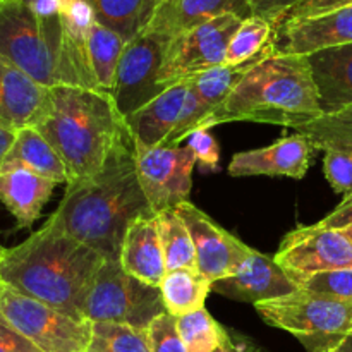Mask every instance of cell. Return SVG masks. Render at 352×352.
Returning a JSON list of instances; mask_svg holds the SVG:
<instances>
[{"instance_id":"cell-43","label":"cell","mask_w":352,"mask_h":352,"mask_svg":"<svg viewBox=\"0 0 352 352\" xmlns=\"http://www.w3.org/2000/svg\"><path fill=\"white\" fill-rule=\"evenodd\" d=\"M14 140H16V133L10 129H7L6 126H2V124H0V167H2L3 160H6L7 153H9Z\"/></svg>"},{"instance_id":"cell-10","label":"cell","mask_w":352,"mask_h":352,"mask_svg":"<svg viewBox=\"0 0 352 352\" xmlns=\"http://www.w3.org/2000/svg\"><path fill=\"white\" fill-rule=\"evenodd\" d=\"M0 57L40 85L55 86V57L36 16L23 0L0 2Z\"/></svg>"},{"instance_id":"cell-45","label":"cell","mask_w":352,"mask_h":352,"mask_svg":"<svg viewBox=\"0 0 352 352\" xmlns=\"http://www.w3.org/2000/svg\"><path fill=\"white\" fill-rule=\"evenodd\" d=\"M333 352H352V333H349V336H347L346 339L336 347V351Z\"/></svg>"},{"instance_id":"cell-27","label":"cell","mask_w":352,"mask_h":352,"mask_svg":"<svg viewBox=\"0 0 352 352\" xmlns=\"http://www.w3.org/2000/svg\"><path fill=\"white\" fill-rule=\"evenodd\" d=\"M274 41L261 52L258 57H254L253 60L244 62L241 65H219V67L208 69V71L201 72V74L195 76V78L188 79L189 85H191L192 91L198 96L199 102L210 110V112H215L227 98H229L230 93L234 91L237 85L241 82V79L248 74L251 67L258 64L260 60H263L265 57H268L270 54H274Z\"/></svg>"},{"instance_id":"cell-15","label":"cell","mask_w":352,"mask_h":352,"mask_svg":"<svg viewBox=\"0 0 352 352\" xmlns=\"http://www.w3.org/2000/svg\"><path fill=\"white\" fill-rule=\"evenodd\" d=\"M275 54L309 55L325 48L352 43V6L306 19L274 26Z\"/></svg>"},{"instance_id":"cell-6","label":"cell","mask_w":352,"mask_h":352,"mask_svg":"<svg viewBox=\"0 0 352 352\" xmlns=\"http://www.w3.org/2000/svg\"><path fill=\"white\" fill-rule=\"evenodd\" d=\"M162 313L165 306L160 289L129 275L119 261H105L89 289L82 318L146 330Z\"/></svg>"},{"instance_id":"cell-48","label":"cell","mask_w":352,"mask_h":352,"mask_svg":"<svg viewBox=\"0 0 352 352\" xmlns=\"http://www.w3.org/2000/svg\"><path fill=\"white\" fill-rule=\"evenodd\" d=\"M3 287H6V284H3V282H2V277H0V294H2Z\"/></svg>"},{"instance_id":"cell-4","label":"cell","mask_w":352,"mask_h":352,"mask_svg":"<svg viewBox=\"0 0 352 352\" xmlns=\"http://www.w3.org/2000/svg\"><path fill=\"white\" fill-rule=\"evenodd\" d=\"M322 116L308 57L274 52L248 71L229 98L198 129L250 120L296 131Z\"/></svg>"},{"instance_id":"cell-32","label":"cell","mask_w":352,"mask_h":352,"mask_svg":"<svg viewBox=\"0 0 352 352\" xmlns=\"http://www.w3.org/2000/svg\"><path fill=\"white\" fill-rule=\"evenodd\" d=\"M86 352H151L146 330L122 323H91V337Z\"/></svg>"},{"instance_id":"cell-28","label":"cell","mask_w":352,"mask_h":352,"mask_svg":"<svg viewBox=\"0 0 352 352\" xmlns=\"http://www.w3.org/2000/svg\"><path fill=\"white\" fill-rule=\"evenodd\" d=\"M124 47L126 40L119 33L100 23L93 24L88 40V55L93 78L100 91L112 93Z\"/></svg>"},{"instance_id":"cell-23","label":"cell","mask_w":352,"mask_h":352,"mask_svg":"<svg viewBox=\"0 0 352 352\" xmlns=\"http://www.w3.org/2000/svg\"><path fill=\"white\" fill-rule=\"evenodd\" d=\"M55 186L24 167L0 168V201L16 219L17 229H30L40 219Z\"/></svg>"},{"instance_id":"cell-18","label":"cell","mask_w":352,"mask_h":352,"mask_svg":"<svg viewBox=\"0 0 352 352\" xmlns=\"http://www.w3.org/2000/svg\"><path fill=\"white\" fill-rule=\"evenodd\" d=\"M223 14L246 19L253 16L251 0H160L143 33L157 34L168 41Z\"/></svg>"},{"instance_id":"cell-12","label":"cell","mask_w":352,"mask_h":352,"mask_svg":"<svg viewBox=\"0 0 352 352\" xmlns=\"http://www.w3.org/2000/svg\"><path fill=\"white\" fill-rule=\"evenodd\" d=\"M167 40L151 33L127 41L116 74L112 98L124 120L157 98L164 86L158 82Z\"/></svg>"},{"instance_id":"cell-1","label":"cell","mask_w":352,"mask_h":352,"mask_svg":"<svg viewBox=\"0 0 352 352\" xmlns=\"http://www.w3.org/2000/svg\"><path fill=\"white\" fill-rule=\"evenodd\" d=\"M153 213L138 179L134 141L127 129L95 177L67 186L50 220L105 261H119L131 223Z\"/></svg>"},{"instance_id":"cell-44","label":"cell","mask_w":352,"mask_h":352,"mask_svg":"<svg viewBox=\"0 0 352 352\" xmlns=\"http://www.w3.org/2000/svg\"><path fill=\"white\" fill-rule=\"evenodd\" d=\"M232 342L236 352H263L260 347H256L253 342H250L246 339H234L232 337Z\"/></svg>"},{"instance_id":"cell-21","label":"cell","mask_w":352,"mask_h":352,"mask_svg":"<svg viewBox=\"0 0 352 352\" xmlns=\"http://www.w3.org/2000/svg\"><path fill=\"white\" fill-rule=\"evenodd\" d=\"M323 116L352 105V43L306 55Z\"/></svg>"},{"instance_id":"cell-49","label":"cell","mask_w":352,"mask_h":352,"mask_svg":"<svg viewBox=\"0 0 352 352\" xmlns=\"http://www.w3.org/2000/svg\"><path fill=\"white\" fill-rule=\"evenodd\" d=\"M3 253H6V250H3V248H2V246H0V258H2V256H3Z\"/></svg>"},{"instance_id":"cell-9","label":"cell","mask_w":352,"mask_h":352,"mask_svg":"<svg viewBox=\"0 0 352 352\" xmlns=\"http://www.w3.org/2000/svg\"><path fill=\"white\" fill-rule=\"evenodd\" d=\"M134 157L138 179L155 213L188 201L196 165L191 148L181 144L141 146L134 143Z\"/></svg>"},{"instance_id":"cell-31","label":"cell","mask_w":352,"mask_h":352,"mask_svg":"<svg viewBox=\"0 0 352 352\" xmlns=\"http://www.w3.org/2000/svg\"><path fill=\"white\" fill-rule=\"evenodd\" d=\"M274 36V24L260 16L243 19L227 47L226 65H241L261 54Z\"/></svg>"},{"instance_id":"cell-24","label":"cell","mask_w":352,"mask_h":352,"mask_svg":"<svg viewBox=\"0 0 352 352\" xmlns=\"http://www.w3.org/2000/svg\"><path fill=\"white\" fill-rule=\"evenodd\" d=\"M10 167H24L41 177L50 179L55 184L71 182L60 155L34 127H24L16 133V140L0 168Z\"/></svg>"},{"instance_id":"cell-37","label":"cell","mask_w":352,"mask_h":352,"mask_svg":"<svg viewBox=\"0 0 352 352\" xmlns=\"http://www.w3.org/2000/svg\"><path fill=\"white\" fill-rule=\"evenodd\" d=\"M323 172L327 181L340 195H352V148L327 150L323 158Z\"/></svg>"},{"instance_id":"cell-13","label":"cell","mask_w":352,"mask_h":352,"mask_svg":"<svg viewBox=\"0 0 352 352\" xmlns=\"http://www.w3.org/2000/svg\"><path fill=\"white\" fill-rule=\"evenodd\" d=\"M175 210L188 226L195 243L196 270L212 284L236 274L254 253L253 248L217 226L192 203L184 201L175 206Z\"/></svg>"},{"instance_id":"cell-33","label":"cell","mask_w":352,"mask_h":352,"mask_svg":"<svg viewBox=\"0 0 352 352\" xmlns=\"http://www.w3.org/2000/svg\"><path fill=\"white\" fill-rule=\"evenodd\" d=\"M308 138L316 150H346L352 148V105L337 113L318 117L296 129Z\"/></svg>"},{"instance_id":"cell-30","label":"cell","mask_w":352,"mask_h":352,"mask_svg":"<svg viewBox=\"0 0 352 352\" xmlns=\"http://www.w3.org/2000/svg\"><path fill=\"white\" fill-rule=\"evenodd\" d=\"M177 329L188 352H215L230 340V333L206 311V308L179 316Z\"/></svg>"},{"instance_id":"cell-19","label":"cell","mask_w":352,"mask_h":352,"mask_svg":"<svg viewBox=\"0 0 352 352\" xmlns=\"http://www.w3.org/2000/svg\"><path fill=\"white\" fill-rule=\"evenodd\" d=\"M189 81L175 82L165 88L148 105L126 119L131 138L141 146H158L175 136L184 120Z\"/></svg>"},{"instance_id":"cell-7","label":"cell","mask_w":352,"mask_h":352,"mask_svg":"<svg viewBox=\"0 0 352 352\" xmlns=\"http://www.w3.org/2000/svg\"><path fill=\"white\" fill-rule=\"evenodd\" d=\"M0 315L41 352H86L91 323L76 320L43 302L3 287Z\"/></svg>"},{"instance_id":"cell-2","label":"cell","mask_w":352,"mask_h":352,"mask_svg":"<svg viewBox=\"0 0 352 352\" xmlns=\"http://www.w3.org/2000/svg\"><path fill=\"white\" fill-rule=\"evenodd\" d=\"M103 263L102 254L48 219L19 246L6 250L0 258V277L19 294L85 320L86 298Z\"/></svg>"},{"instance_id":"cell-8","label":"cell","mask_w":352,"mask_h":352,"mask_svg":"<svg viewBox=\"0 0 352 352\" xmlns=\"http://www.w3.org/2000/svg\"><path fill=\"white\" fill-rule=\"evenodd\" d=\"M241 23L243 17L223 14L170 38L165 47L158 82L168 88L226 64L227 47Z\"/></svg>"},{"instance_id":"cell-40","label":"cell","mask_w":352,"mask_h":352,"mask_svg":"<svg viewBox=\"0 0 352 352\" xmlns=\"http://www.w3.org/2000/svg\"><path fill=\"white\" fill-rule=\"evenodd\" d=\"M0 352H41L0 315Z\"/></svg>"},{"instance_id":"cell-38","label":"cell","mask_w":352,"mask_h":352,"mask_svg":"<svg viewBox=\"0 0 352 352\" xmlns=\"http://www.w3.org/2000/svg\"><path fill=\"white\" fill-rule=\"evenodd\" d=\"M186 146L192 150L196 164L203 172H217L220 167L219 143L212 136L210 129H195L186 138Z\"/></svg>"},{"instance_id":"cell-42","label":"cell","mask_w":352,"mask_h":352,"mask_svg":"<svg viewBox=\"0 0 352 352\" xmlns=\"http://www.w3.org/2000/svg\"><path fill=\"white\" fill-rule=\"evenodd\" d=\"M318 226L329 227V229H346L352 226V195L346 196L332 213L320 220Z\"/></svg>"},{"instance_id":"cell-20","label":"cell","mask_w":352,"mask_h":352,"mask_svg":"<svg viewBox=\"0 0 352 352\" xmlns=\"http://www.w3.org/2000/svg\"><path fill=\"white\" fill-rule=\"evenodd\" d=\"M48 89L0 57V124L14 133L33 127L47 102Z\"/></svg>"},{"instance_id":"cell-11","label":"cell","mask_w":352,"mask_h":352,"mask_svg":"<svg viewBox=\"0 0 352 352\" xmlns=\"http://www.w3.org/2000/svg\"><path fill=\"white\" fill-rule=\"evenodd\" d=\"M274 260L298 282L320 272L352 268V241L340 229L302 226L284 237Z\"/></svg>"},{"instance_id":"cell-47","label":"cell","mask_w":352,"mask_h":352,"mask_svg":"<svg viewBox=\"0 0 352 352\" xmlns=\"http://www.w3.org/2000/svg\"><path fill=\"white\" fill-rule=\"evenodd\" d=\"M340 230H344V232L347 234V237H349V239L352 241V226H349V227H346V229H340Z\"/></svg>"},{"instance_id":"cell-41","label":"cell","mask_w":352,"mask_h":352,"mask_svg":"<svg viewBox=\"0 0 352 352\" xmlns=\"http://www.w3.org/2000/svg\"><path fill=\"white\" fill-rule=\"evenodd\" d=\"M298 2L299 0H251V12L253 16L265 17L275 26L278 19Z\"/></svg>"},{"instance_id":"cell-35","label":"cell","mask_w":352,"mask_h":352,"mask_svg":"<svg viewBox=\"0 0 352 352\" xmlns=\"http://www.w3.org/2000/svg\"><path fill=\"white\" fill-rule=\"evenodd\" d=\"M40 23L47 43L57 62L58 48L62 41V23H60V6L62 0H23Z\"/></svg>"},{"instance_id":"cell-25","label":"cell","mask_w":352,"mask_h":352,"mask_svg":"<svg viewBox=\"0 0 352 352\" xmlns=\"http://www.w3.org/2000/svg\"><path fill=\"white\" fill-rule=\"evenodd\" d=\"M158 289L165 311L179 318L205 308L212 282L206 280L196 268H177L164 275Z\"/></svg>"},{"instance_id":"cell-3","label":"cell","mask_w":352,"mask_h":352,"mask_svg":"<svg viewBox=\"0 0 352 352\" xmlns=\"http://www.w3.org/2000/svg\"><path fill=\"white\" fill-rule=\"evenodd\" d=\"M33 127L60 155L71 179L69 184L95 177L127 133L126 120L110 93L65 85L48 89Z\"/></svg>"},{"instance_id":"cell-39","label":"cell","mask_w":352,"mask_h":352,"mask_svg":"<svg viewBox=\"0 0 352 352\" xmlns=\"http://www.w3.org/2000/svg\"><path fill=\"white\" fill-rule=\"evenodd\" d=\"M352 6V0H299L298 3L291 7L284 16L278 19V23L294 19H306V17H315L320 14L332 12V10L344 9ZM277 23V24H278Z\"/></svg>"},{"instance_id":"cell-29","label":"cell","mask_w":352,"mask_h":352,"mask_svg":"<svg viewBox=\"0 0 352 352\" xmlns=\"http://www.w3.org/2000/svg\"><path fill=\"white\" fill-rule=\"evenodd\" d=\"M157 217L167 272L177 268H196L195 243L177 210H164L157 213Z\"/></svg>"},{"instance_id":"cell-22","label":"cell","mask_w":352,"mask_h":352,"mask_svg":"<svg viewBox=\"0 0 352 352\" xmlns=\"http://www.w3.org/2000/svg\"><path fill=\"white\" fill-rule=\"evenodd\" d=\"M119 263L133 277L155 287L160 285L167 267L157 213L140 217L131 223L124 237Z\"/></svg>"},{"instance_id":"cell-17","label":"cell","mask_w":352,"mask_h":352,"mask_svg":"<svg viewBox=\"0 0 352 352\" xmlns=\"http://www.w3.org/2000/svg\"><path fill=\"white\" fill-rule=\"evenodd\" d=\"M315 150L316 148L305 134L294 133L291 136L280 138L268 146L236 153L229 164V174L234 177L282 175L302 179L311 165Z\"/></svg>"},{"instance_id":"cell-26","label":"cell","mask_w":352,"mask_h":352,"mask_svg":"<svg viewBox=\"0 0 352 352\" xmlns=\"http://www.w3.org/2000/svg\"><path fill=\"white\" fill-rule=\"evenodd\" d=\"M96 23L110 28L127 41L146 30L160 0H88Z\"/></svg>"},{"instance_id":"cell-36","label":"cell","mask_w":352,"mask_h":352,"mask_svg":"<svg viewBox=\"0 0 352 352\" xmlns=\"http://www.w3.org/2000/svg\"><path fill=\"white\" fill-rule=\"evenodd\" d=\"M151 352H188L177 329V318L170 313H162L146 329Z\"/></svg>"},{"instance_id":"cell-50","label":"cell","mask_w":352,"mask_h":352,"mask_svg":"<svg viewBox=\"0 0 352 352\" xmlns=\"http://www.w3.org/2000/svg\"><path fill=\"white\" fill-rule=\"evenodd\" d=\"M0 2H3V0H0Z\"/></svg>"},{"instance_id":"cell-14","label":"cell","mask_w":352,"mask_h":352,"mask_svg":"<svg viewBox=\"0 0 352 352\" xmlns=\"http://www.w3.org/2000/svg\"><path fill=\"white\" fill-rule=\"evenodd\" d=\"M62 41L55 62V86H79L98 89L89 65L88 40L95 10L88 0H62L60 6Z\"/></svg>"},{"instance_id":"cell-34","label":"cell","mask_w":352,"mask_h":352,"mask_svg":"<svg viewBox=\"0 0 352 352\" xmlns=\"http://www.w3.org/2000/svg\"><path fill=\"white\" fill-rule=\"evenodd\" d=\"M299 291L352 302V268L320 272L296 282Z\"/></svg>"},{"instance_id":"cell-46","label":"cell","mask_w":352,"mask_h":352,"mask_svg":"<svg viewBox=\"0 0 352 352\" xmlns=\"http://www.w3.org/2000/svg\"><path fill=\"white\" fill-rule=\"evenodd\" d=\"M215 352H236V349H234V342H232V336H230V340H229V344H227V346H223V347H220L219 351H215Z\"/></svg>"},{"instance_id":"cell-5","label":"cell","mask_w":352,"mask_h":352,"mask_svg":"<svg viewBox=\"0 0 352 352\" xmlns=\"http://www.w3.org/2000/svg\"><path fill=\"white\" fill-rule=\"evenodd\" d=\"M275 329L292 333L308 352H333L352 333V302L296 291L254 306Z\"/></svg>"},{"instance_id":"cell-16","label":"cell","mask_w":352,"mask_h":352,"mask_svg":"<svg viewBox=\"0 0 352 352\" xmlns=\"http://www.w3.org/2000/svg\"><path fill=\"white\" fill-rule=\"evenodd\" d=\"M212 291L234 301L256 306L294 294L298 285L282 270L274 256L254 250L250 260L236 274L213 282Z\"/></svg>"}]
</instances>
